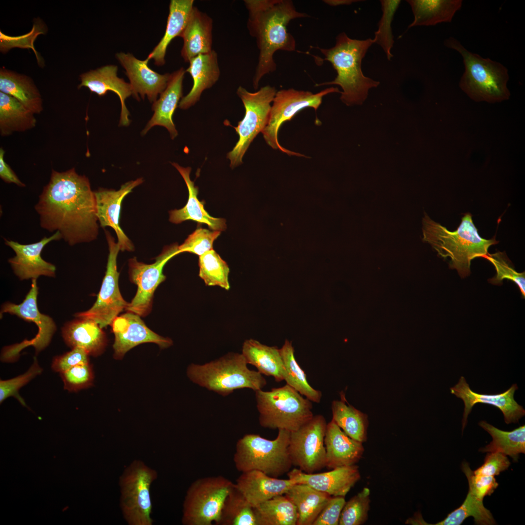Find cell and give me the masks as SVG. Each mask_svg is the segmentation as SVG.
<instances>
[{
    "label": "cell",
    "instance_id": "ac0fdd59",
    "mask_svg": "<svg viewBox=\"0 0 525 525\" xmlns=\"http://www.w3.org/2000/svg\"><path fill=\"white\" fill-rule=\"evenodd\" d=\"M61 239L58 231L49 237H44L38 242L27 245L4 239L5 244L16 253L15 257L8 260L16 276L21 280H37L41 276L55 277L56 267L43 259L41 254L48 243Z\"/></svg>",
    "mask_w": 525,
    "mask_h": 525
},
{
    "label": "cell",
    "instance_id": "484cf974",
    "mask_svg": "<svg viewBox=\"0 0 525 525\" xmlns=\"http://www.w3.org/2000/svg\"><path fill=\"white\" fill-rule=\"evenodd\" d=\"M185 72L184 69L181 68L171 73L167 87L160 94L158 99L153 103V115L142 130V135H145L153 127L159 125L167 129L172 139L177 136L178 132L172 117L182 97L183 81Z\"/></svg>",
    "mask_w": 525,
    "mask_h": 525
},
{
    "label": "cell",
    "instance_id": "8d00e7d4",
    "mask_svg": "<svg viewBox=\"0 0 525 525\" xmlns=\"http://www.w3.org/2000/svg\"><path fill=\"white\" fill-rule=\"evenodd\" d=\"M345 398L342 394L341 400L332 402V420L350 438L362 443L366 442L368 416L349 404Z\"/></svg>",
    "mask_w": 525,
    "mask_h": 525
},
{
    "label": "cell",
    "instance_id": "ffe728a7",
    "mask_svg": "<svg viewBox=\"0 0 525 525\" xmlns=\"http://www.w3.org/2000/svg\"><path fill=\"white\" fill-rule=\"evenodd\" d=\"M143 182L142 178L126 182L118 190L101 189L94 192L96 216L101 227H110L115 231L120 250L131 251L134 245L120 226L122 202L132 190Z\"/></svg>",
    "mask_w": 525,
    "mask_h": 525
},
{
    "label": "cell",
    "instance_id": "2e32d148",
    "mask_svg": "<svg viewBox=\"0 0 525 525\" xmlns=\"http://www.w3.org/2000/svg\"><path fill=\"white\" fill-rule=\"evenodd\" d=\"M179 253L178 245L174 244L164 248L152 264L138 262L136 257L129 260L130 280L137 285L138 289L125 310L140 316H145L150 312L154 292L166 279L163 267L168 261Z\"/></svg>",
    "mask_w": 525,
    "mask_h": 525
},
{
    "label": "cell",
    "instance_id": "f5cc1de1",
    "mask_svg": "<svg viewBox=\"0 0 525 525\" xmlns=\"http://www.w3.org/2000/svg\"><path fill=\"white\" fill-rule=\"evenodd\" d=\"M510 465L507 455L500 453L490 452L486 455L482 465L473 471V473L475 475L494 476L507 470Z\"/></svg>",
    "mask_w": 525,
    "mask_h": 525
},
{
    "label": "cell",
    "instance_id": "277c9868",
    "mask_svg": "<svg viewBox=\"0 0 525 525\" xmlns=\"http://www.w3.org/2000/svg\"><path fill=\"white\" fill-rule=\"evenodd\" d=\"M422 230L423 240L430 244L441 257L449 258L450 268L455 269L461 278L470 275L473 259L483 258L491 245L499 243L495 237L486 239L479 235L470 213L464 215L454 231L425 216Z\"/></svg>",
    "mask_w": 525,
    "mask_h": 525
},
{
    "label": "cell",
    "instance_id": "f907efd6",
    "mask_svg": "<svg viewBox=\"0 0 525 525\" xmlns=\"http://www.w3.org/2000/svg\"><path fill=\"white\" fill-rule=\"evenodd\" d=\"M462 470L468 479V491L481 500L490 495L498 486L494 476L475 475L467 462L462 464Z\"/></svg>",
    "mask_w": 525,
    "mask_h": 525
},
{
    "label": "cell",
    "instance_id": "7402d4cb",
    "mask_svg": "<svg viewBox=\"0 0 525 525\" xmlns=\"http://www.w3.org/2000/svg\"><path fill=\"white\" fill-rule=\"evenodd\" d=\"M116 57L125 70L134 97L139 100V94L143 99L146 95L150 102L154 103L167 87L171 74H159L148 67L147 58L140 60L129 53L119 52Z\"/></svg>",
    "mask_w": 525,
    "mask_h": 525
},
{
    "label": "cell",
    "instance_id": "7c38bea8",
    "mask_svg": "<svg viewBox=\"0 0 525 525\" xmlns=\"http://www.w3.org/2000/svg\"><path fill=\"white\" fill-rule=\"evenodd\" d=\"M339 92L337 88H326L316 93L309 91L298 90L291 88L277 91L273 101L267 125L262 132L268 145L275 150H279L289 156L304 157L298 153L289 150L279 143L278 134L281 124L290 121L297 113L307 107L313 108L316 111L325 95Z\"/></svg>",
    "mask_w": 525,
    "mask_h": 525
},
{
    "label": "cell",
    "instance_id": "cb8c5ba5",
    "mask_svg": "<svg viewBox=\"0 0 525 525\" xmlns=\"http://www.w3.org/2000/svg\"><path fill=\"white\" fill-rule=\"evenodd\" d=\"M292 480L278 479L252 470L242 472L235 483L250 505L255 508L276 496L283 495L295 484Z\"/></svg>",
    "mask_w": 525,
    "mask_h": 525
},
{
    "label": "cell",
    "instance_id": "8fae6325",
    "mask_svg": "<svg viewBox=\"0 0 525 525\" xmlns=\"http://www.w3.org/2000/svg\"><path fill=\"white\" fill-rule=\"evenodd\" d=\"M276 92L275 88L269 85L254 92L248 91L242 86L237 88V94L242 100L245 111L243 120L239 122L237 126L233 127L239 138L233 149L227 154L231 168L242 163L243 157L250 143L267 125L271 103Z\"/></svg>",
    "mask_w": 525,
    "mask_h": 525
},
{
    "label": "cell",
    "instance_id": "4316f807",
    "mask_svg": "<svg viewBox=\"0 0 525 525\" xmlns=\"http://www.w3.org/2000/svg\"><path fill=\"white\" fill-rule=\"evenodd\" d=\"M102 329L93 320L75 317L64 324L61 334L69 347L82 348L89 355L96 356L103 352L107 343Z\"/></svg>",
    "mask_w": 525,
    "mask_h": 525
},
{
    "label": "cell",
    "instance_id": "5bb4252c",
    "mask_svg": "<svg viewBox=\"0 0 525 525\" xmlns=\"http://www.w3.org/2000/svg\"><path fill=\"white\" fill-rule=\"evenodd\" d=\"M105 235L109 254L106 270L97 299L89 309L74 315L75 317L93 320L102 328L110 325L118 315L126 310L129 304L122 298L119 287L117 258L120 250L119 245L107 230Z\"/></svg>",
    "mask_w": 525,
    "mask_h": 525
},
{
    "label": "cell",
    "instance_id": "60d3db41",
    "mask_svg": "<svg viewBox=\"0 0 525 525\" xmlns=\"http://www.w3.org/2000/svg\"><path fill=\"white\" fill-rule=\"evenodd\" d=\"M216 525H257L254 508L236 488L227 496Z\"/></svg>",
    "mask_w": 525,
    "mask_h": 525
},
{
    "label": "cell",
    "instance_id": "f6af8a7d",
    "mask_svg": "<svg viewBox=\"0 0 525 525\" xmlns=\"http://www.w3.org/2000/svg\"><path fill=\"white\" fill-rule=\"evenodd\" d=\"M382 16L378 24V29L375 33L374 42L380 45L390 60L393 57L391 50L394 40L392 33L391 23L395 13L400 3V0H381Z\"/></svg>",
    "mask_w": 525,
    "mask_h": 525
},
{
    "label": "cell",
    "instance_id": "836d02e7",
    "mask_svg": "<svg viewBox=\"0 0 525 525\" xmlns=\"http://www.w3.org/2000/svg\"><path fill=\"white\" fill-rule=\"evenodd\" d=\"M0 91L18 100L34 114L43 110L39 91L30 77L9 70H0Z\"/></svg>",
    "mask_w": 525,
    "mask_h": 525
},
{
    "label": "cell",
    "instance_id": "11a10c76",
    "mask_svg": "<svg viewBox=\"0 0 525 525\" xmlns=\"http://www.w3.org/2000/svg\"><path fill=\"white\" fill-rule=\"evenodd\" d=\"M5 152L2 148L0 149V177L5 182L14 183L19 187H25L22 183L5 162L4 156Z\"/></svg>",
    "mask_w": 525,
    "mask_h": 525
},
{
    "label": "cell",
    "instance_id": "52a82bcc",
    "mask_svg": "<svg viewBox=\"0 0 525 525\" xmlns=\"http://www.w3.org/2000/svg\"><path fill=\"white\" fill-rule=\"evenodd\" d=\"M290 432L279 429L273 440L254 434H246L237 442L233 461L242 472L261 471L278 478L290 471L293 466L288 451Z\"/></svg>",
    "mask_w": 525,
    "mask_h": 525
},
{
    "label": "cell",
    "instance_id": "681fc988",
    "mask_svg": "<svg viewBox=\"0 0 525 525\" xmlns=\"http://www.w3.org/2000/svg\"><path fill=\"white\" fill-rule=\"evenodd\" d=\"M64 388L76 392L92 385L93 373L89 363L80 364L60 373Z\"/></svg>",
    "mask_w": 525,
    "mask_h": 525
},
{
    "label": "cell",
    "instance_id": "f1b7e54d",
    "mask_svg": "<svg viewBox=\"0 0 525 525\" xmlns=\"http://www.w3.org/2000/svg\"><path fill=\"white\" fill-rule=\"evenodd\" d=\"M189 63L186 71L191 75L193 86L188 94L179 102L178 106L182 109H188L195 105L199 100L203 91L214 85L220 75L218 55L214 50L209 53L197 55L191 59Z\"/></svg>",
    "mask_w": 525,
    "mask_h": 525
},
{
    "label": "cell",
    "instance_id": "e575fe53",
    "mask_svg": "<svg viewBox=\"0 0 525 525\" xmlns=\"http://www.w3.org/2000/svg\"><path fill=\"white\" fill-rule=\"evenodd\" d=\"M414 19L409 28L450 22L462 6L461 0H408Z\"/></svg>",
    "mask_w": 525,
    "mask_h": 525
},
{
    "label": "cell",
    "instance_id": "e0dca14e",
    "mask_svg": "<svg viewBox=\"0 0 525 525\" xmlns=\"http://www.w3.org/2000/svg\"><path fill=\"white\" fill-rule=\"evenodd\" d=\"M518 389L516 384H513L504 392L487 394L478 393L470 388L464 376H461L458 383L450 387V392L461 399L464 404L463 415L462 431L465 428L469 415L473 407L478 403L490 404L498 408L502 412L507 424L517 423L525 415L523 407L515 400V392Z\"/></svg>",
    "mask_w": 525,
    "mask_h": 525
},
{
    "label": "cell",
    "instance_id": "816d5d0a",
    "mask_svg": "<svg viewBox=\"0 0 525 525\" xmlns=\"http://www.w3.org/2000/svg\"><path fill=\"white\" fill-rule=\"evenodd\" d=\"M88 356L84 349L73 348L68 352L55 356L53 359L52 368L54 371L61 373L76 365L88 363Z\"/></svg>",
    "mask_w": 525,
    "mask_h": 525
},
{
    "label": "cell",
    "instance_id": "ba28073f",
    "mask_svg": "<svg viewBox=\"0 0 525 525\" xmlns=\"http://www.w3.org/2000/svg\"><path fill=\"white\" fill-rule=\"evenodd\" d=\"M260 425L271 429L293 432L314 416L312 402L289 385L268 391H255Z\"/></svg>",
    "mask_w": 525,
    "mask_h": 525
},
{
    "label": "cell",
    "instance_id": "9c48e42d",
    "mask_svg": "<svg viewBox=\"0 0 525 525\" xmlns=\"http://www.w3.org/2000/svg\"><path fill=\"white\" fill-rule=\"evenodd\" d=\"M158 472L143 461L136 459L123 470L119 479L120 505L129 525H152L150 489Z\"/></svg>",
    "mask_w": 525,
    "mask_h": 525
},
{
    "label": "cell",
    "instance_id": "bcb514c9",
    "mask_svg": "<svg viewBox=\"0 0 525 525\" xmlns=\"http://www.w3.org/2000/svg\"><path fill=\"white\" fill-rule=\"evenodd\" d=\"M483 258L490 261L494 266L496 275L489 280L490 283L498 284L503 280L507 279L515 283L520 289L524 298L525 297V273L517 272L508 263V257L505 252H497L493 254L488 253Z\"/></svg>",
    "mask_w": 525,
    "mask_h": 525
},
{
    "label": "cell",
    "instance_id": "c3c4849f",
    "mask_svg": "<svg viewBox=\"0 0 525 525\" xmlns=\"http://www.w3.org/2000/svg\"><path fill=\"white\" fill-rule=\"evenodd\" d=\"M42 371L39 366L37 359L34 357V362L29 370L23 374L7 380L0 381V402L10 396H14L23 406H26L24 401L18 394V390L27 384L37 375Z\"/></svg>",
    "mask_w": 525,
    "mask_h": 525
},
{
    "label": "cell",
    "instance_id": "83f0119b",
    "mask_svg": "<svg viewBox=\"0 0 525 525\" xmlns=\"http://www.w3.org/2000/svg\"><path fill=\"white\" fill-rule=\"evenodd\" d=\"M212 27V18L194 6L180 36L183 39L181 55L185 62L213 50Z\"/></svg>",
    "mask_w": 525,
    "mask_h": 525
},
{
    "label": "cell",
    "instance_id": "8992f818",
    "mask_svg": "<svg viewBox=\"0 0 525 525\" xmlns=\"http://www.w3.org/2000/svg\"><path fill=\"white\" fill-rule=\"evenodd\" d=\"M444 44L457 51L463 57L465 71L459 86L469 97L476 102L490 103L509 99L510 92L507 87L509 76L505 67L468 51L453 37L446 39Z\"/></svg>",
    "mask_w": 525,
    "mask_h": 525
},
{
    "label": "cell",
    "instance_id": "ab89813d",
    "mask_svg": "<svg viewBox=\"0 0 525 525\" xmlns=\"http://www.w3.org/2000/svg\"><path fill=\"white\" fill-rule=\"evenodd\" d=\"M254 510L257 525H297V508L284 494L263 502Z\"/></svg>",
    "mask_w": 525,
    "mask_h": 525
},
{
    "label": "cell",
    "instance_id": "9a60e30c",
    "mask_svg": "<svg viewBox=\"0 0 525 525\" xmlns=\"http://www.w3.org/2000/svg\"><path fill=\"white\" fill-rule=\"evenodd\" d=\"M327 422L318 414L298 430L290 432L288 451L293 466L307 473L326 467L324 438Z\"/></svg>",
    "mask_w": 525,
    "mask_h": 525
},
{
    "label": "cell",
    "instance_id": "f35d334b",
    "mask_svg": "<svg viewBox=\"0 0 525 525\" xmlns=\"http://www.w3.org/2000/svg\"><path fill=\"white\" fill-rule=\"evenodd\" d=\"M280 351L285 369L284 380L286 384L312 402L319 403L322 392L309 384L304 371L296 359L292 342L286 339Z\"/></svg>",
    "mask_w": 525,
    "mask_h": 525
},
{
    "label": "cell",
    "instance_id": "d4e9b609",
    "mask_svg": "<svg viewBox=\"0 0 525 525\" xmlns=\"http://www.w3.org/2000/svg\"><path fill=\"white\" fill-rule=\"evenodd\" d=\"M324 445L326 467L331 469L355 465L364 452L363 443L348 436L332 420L327 424Z\"/></svg>",
    "mask_w": 525,
    "mask_h": 525
},
{
    "label": "cell",
    "instance_id": "44dd1931",
    "mask_svg": "<svg viewBox=\"0 0 525 525\" xmlns=\"http://www.w3.org/2000/svg\"><path fill=\"white\" fill-rule=\"evenodd\" d=\"M289 479L296 483L307 484L332 496H344L360 480L358 466L338 467L329 472L307 473L299 469L287 472Z\"/></svg>",
    "mask_w": 525,
    "mask_h": 525
},
{
    "label": "cell",
    "instance_id": "6da1fadb",
    "mask_svg": "<svg viewBox=\"0 0 525 525\" xmlns=\"http://www.w3.org/2000/svg\"><path fill=\"white\" fill-rule=\"evenodd\" d=\"M41 228L58 231L70 245L89 242L98 234L94 192L88 178L74 168L52 170L35 207Z\"/></svg>",
    "mask_w": 525,
    "mask_h": 525
},
{
    "label": "cell",
    "instance_id": "d6986e66",
    "mask_svg": "<svg viewBox=\"0 0 525 525\" xmlns=\"http://www.w3.org/2000/svg\"><path fill=\"white\" fill-rule=\"evenodd\" d=\"M110 325L115 336L113 347L116 359L122 358L130 349L142 343H154L161 348L173 344L171 339L154 332L140 316L133 313L128 312L117 316Z\"/></svg>",
    "mask_w": 525,
    "mask_h": 525
},
{
    "label": "cell",
    "instance_id": "d590c367",
    "mask_svg": "<svg viewBox=\"0 0 525 525\" xmlns=\"http://www.w3.org/2000/svg\"><path fill=\"white\" fill-rule=\"evenodd\" d=\"M34 113L15 98L0 92V134L10 135L35 127Z\"/></svg>",
    "mask_w": 525,
    "mask_h": 525
},
{
    "label": "cell",
    "instance_id": "7a4b0ae2",
    "mask_svg": "<svg viewBox=\"0 0 525 525\" xmlns=\"http://www.w3.org/2000/svg\"><path fill=\"white\" fill-rule=\"evenodd\" d=\"M248 11L247 27L256 39L259 50L258 62L253 78L255 89L262 78L276 70L273 58L279 50H296V40L288 32L287 25L293 19L310 17L299 12L290 0H245Z\"/></svg>",
    "mask_w": 525,
    "mask_h": 525
},
{
    "label": "cell",
    "instance_id": "7bdbcfd3",
    "mask_svg": "<svg viewBox=\"0 0 525 525\" xmlns=\"http://www.w3.org/2000/svg\"><path fill=\"white\" fill-rule=\"evenodd\" d=\"M198 264L199 276L207 285L218 286L227 290L229 289V268L214 250L200 256Z\"/></svg>",
    "mask_w": 525,
    "mask_h": 525
},
{
    "label": "cell",
    "instance_id": "5b68a950",
    "mask_svg": "<svg viewBox=\"0 0 525 525\" xmlns=\"http://www.w3.org/2000/svg\"><path fill=\"white\" fill-rule=\"evenodd\" d=\"M247 365L242 353L230 352L203 365L191 364L187 374L193 383L224 397L238 389H262L265 379Z\"/></svg>",
    "mask_w": 525,
    "mask_h": 525
},
{
    "label": "cell",
    "instance_id": "3957f363",
    "mask_svg": "<svg viewBox=\"0 0 525 525\" xmlns=\"http://www.w3.org/2000/svg\"><path fill=\"white\" fill-rule=\"evenodd\" d=\"M335 40V45L330 48L312 47L320 51L325 56L321 61H329L337 73L333 80L315 86L338 85L343 90L340 100L344 104L348 106L361 105L367 98L369 89L380 84L365 76L361 68L363 59L374 40L352 39L344 32L339 34Z\"/></svg>",
    "mask_w": 525,
    "mask_h": 525
},
{
    "label": "cell",
    "instance_id": "7dc6e473",
    "mask_svg": "<svg viewBox=\"0 0 525 525\" xmlns=\"http://www.w3.org/2000/svg\"><path fill=\"white\" fill-rule=\"evenodd\" d=\"M220 233V231H210L202 228H197L189 235L182 244L178 245L179 251L180 253L186 252L200 256L213 249V242Z\"/></svg>",
    "mask_w": 525,
    "mask_h": 525
},
{
    "label": "cell",
    "instance_id": "4fadbf2b",
    "mask_svg": "<svg viewBox=\"0 0 525 525\" xmlns=\"http://www.w3.org/2000/svg\"><path fill=\"white\" fill-rule=\"evenodd\" d=\"M38 293L36 280L33 279L31 288L22 302L17 304L6 302L1 305L0 316L4 313H8L25 321L32 322L38 328L37 333L34 338L29 340L25 339L21 343L4 348L1 354L3 361H14L18 358L21 350L30 346L35 348L37 354L49 345L56 332L57 327L53 319L41 313L38 309Z\"/></svg>",
    "mask_w": 525,
    "mask_h": 525
},
{
    "label": "cell",
    "instance_id": "9f6ffc18",
    "mask_svg": "<svg viewBox=\"0 0 525 525\" xmlns=\"http://www.w3.org/2000/svg\"><path fill=\"white\" fill-rule=\"evenodd\" d=\"M323 1L332 6H336L342 5H349L351 3L358 1L354 0H325Z\"/></svg>",
    "mask_w": 525,
    "mask_h": 525
},
{
    "label": "cell",
    "instance_id": "1f68e13d",
    "mask_svg": "<svg viewBox=\"0 0 525 525\" xmlns=\"http://www.w3.org/2000/svg\"><path fill=\"white\" fill-rule=\"evenodd\" d=\"M297 508V525H313L332 496L305 484H295L284 494Z\"/></svg>",
    "mask_w": 525,
    "mask_h": 525
},
{
    "label": "cell",
    "instance_id": "603a6c76",
    "mask_svg": "<svg viewBox=\"0 0 525 525\" xmlns=\"http://www.w3.org/2000/svg\"><path fill=\"white\" fill-rule=\"evenodd\" d=\"M117 71V66L108 65L83 73L80 76L81 82L78 88L87 87L99 96H104L108 91L115 93L119 97L121 104L120 125L126 126L130 122L125 100L133 95V91L130 83L118 77Z\"/></svg>",
    "mask_w": 525,
    "mask_h": 525
},
{
    "label": "cell",
    "instance_id": "4dcf8cb0",
    "mask_svg": "<svg viewBox=\"0 0 525 525\" xmlns=\"http://www.w3.org/2000/svg\"><path fill=\"white\" fill-rule=\"evenodd\" d=\"M242 354L247 364L254 366L262 375L273 377L276 382L284 380L285 369L280 349L249 339L243 343Z\"/></svg>",
    "mask_w": 525,
    "mask_h": 525
},
{
    "label": "cell",
    "instance_id": "d6a6232c",
    "mask_svg": "<svg viewBox=\"0 0 525 525\" xmlns=\"http://www.w3.org/2000/svg\"><path fill=\"white\" fill-rule=\"evenodd\" d=\"M193 0H171L165 34L158 44L149 53L147 59H153L155 65L162 66L165 63L167 48L175 37H180L192 10Z\"/></svg>",
    "mask_w": 525,
    "mask_h": 525
},
{
    "label": "cell",
    "instance_id": "ee69618b",
    "mask_svg": "<svg viewBox=\"0 0 525 525\" xmlns=\"http://www.w3.org/2000/svg\"><path fill=\"white\" fill-rule=\"evenodd\" d=\"M370 490L364 488L346 502L341 511L339 525H361L367 520L370 508Z\"/></svg>",
    "mask_w": 525,
    "mask_h": 525
},
{
    "label": "cell",
    "instance_id": "db71d44e",
    "mask_svg": "<svg viewBox=\"0 0 525 525\" xmlns=\"http://www.w3.org/2000/svg\"><path fill=\"white\" fill-rule=\"evenodd\" d=\"M345 503L344 496H331L313 525H338Z\"/></svg>",
    "mask_w": 525,
    "mask_h": 525
},
{
    "label": "cell",
    "instance_id": "f546056e",
    "mask_svg": "<svg viewBox=\"0 0 525 525\" xmlns=\"http://www.w3.org/2000/svg\"><path fill=\"white\" fill-rule=\"evenodd\" d=\"M172 164L183 177L188 190L189 197L187 203L183 208L170 211L169 221L175 224H179L190 220L205 224L213 230H225L227 228L226 220L211 216L204 209L203 203L198 200V188L190 178L191 168L183 167L175 162Z\"/></svg>",
    "mask_w": 525,
    "mask_h": 525
},
{
    "label": "cell",
    "instance_id": "74e56055",
    "mask_svg": "<svg viewBox=\"0 0 525 525\" xmlns=\"http://www.w3.org/2000/svg\"><path fill=\"white\" fill-rule=\"evenodd\" d=\"M479 425L489 433L492 440L482 452H498L518 461L519 455L525 453V425H522L511 431L498 429L486 421H480Z\"/></svg>",
    "mask_w": 525,
    "mask_h": 525
},
{
    "label": "cell",
    "instance_id": "b9f144b4",
    "mask_svg": "<svg viewBox=\"0 0 525 525\" xmlns=\"http://www.w3.org/2000/svg\"><path fill=\"white\" fill-rule=\"evenodd\" d=\"M473 517L476 525H491L495 521L489 510L483 505V500L477 498L468 491L462 505L448 514L442 521L434 525H460L468 517Z\"/></svg>",
    "mask_w": 525,
    "mask_h": 525
},
{
    "label": "cell",
    "instance_id": "30bf717a",
    "mask_svg": "<svg viewBox=\"0 0 525 525\" xmlns=\"http://www.w3.org/2000/svg\"><path fill=\"white\" fill-rule=\"evenodd\" d=\"M234 487L235 483L221 475L200 478L193 481L184 500L182 524H215L227 496Z\"/></svg>",
    "mask_w": 525,
    "mask_h": 525
}]
</instances>
